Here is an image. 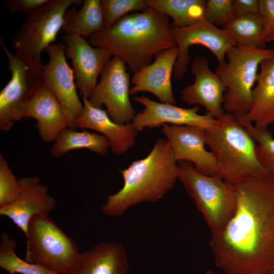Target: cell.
<instances>
[{
    "label": "cell",
    "mask_w": 274,
    "mask_h": 274,
    "mask_svg": "<svg viewBox=\"0 0 274 274\" xmlns=\"http://www.w3.org/2000/svg\"><path fill=\"white\" fill-rule=\"evenodd\" d=\"M33 118L43 142H55L60 133L68 127L63 108L54 93L43 85L28 104L24 118Z\"/></svg>",
    "instance_id": "obj_20"
},
{
    "label": "cell",
    "mask_w": 274,
    "mask_h": 274,
    "mask_svg": "<svg viewBox=\"0 0 274 274\" xmlns=\"http://www.w3.org/2000/svg\"><path fill=\"white\" fill-rule=\"evenodd\" d=\"M128 269L124 246L105 242L81 253L73 274H128Z\"/></svg>",
    "instance_id": "obj_21"
},
{
    "label": "cell",
    "mask_w": 274,
    "mask_h": 274,
    "mask_svg": "<svg viewBox=\"0 0 274 274\" xmlns=\"http://www.w3.org/2000/svg\"><path fill=\"white\" fill-rule=\"evenodd\" d=\"M235 16L259 14L260 0H233Z\"/></svg>",
    "instance_id": "obj_34"
},
{
    "label": "cell",
    "mask_w": 274,
    "mask_h": 274,
    "mask_svg": "<svg viewBox=\"0 0 274 274\" xmlns=\"http://www.w3.org/2000/svg\"><path fill=\"white\" fill-rule=\"evenodd\" d=\"M105 28L100 0H85L80 9L74 7L66 10L62 29L66 35L84 39Z\"/></svg>",
    "instance_id": "obj_23"
},
{
    "label": "cell",
    "mask_w": 274,
    "mask_h": 274,
    "mask_svg": "<svg viewBox=\"0 0 274 274\" xmlns=\"http://www.w3.org/2000/svg\"><path fill=\"white\" fill-rule=\"evenodd\" d=\"M8 60L9 81L0 92V129L7 131L24 118L27 106L44 85L43 66L24 61L12 53L1 38Z\"/></svg>",
    "instance_id": "obj_9"
},
{
    "label": "cell",
    "mask_w": 274,
    "mask_h": 274,
    "mask_svg": "<svg viewBox=\"0 0 274 274\" xmlns=\"http://www.w3.org/2000/svg\"><path fill=\"white\" fill-rule=\"evenodd\" d=\"M65 51V44L60 43H53L45 49L49 59L43 66V82L60 103L68 121V128L75 130L83 104L77 94L74 71L66 61Z\"/></svg>",
    "instance_id": "obj_12"
},
{
    "label": "cell",
    "mask_w": 274,
    "mask_h": 274,
    "mask_svg": "<svg viewBox=\"0 0 274 274\" xmlns=\"http://www.w3.org/2000/svg\"><path fill=\"white\" fill-rule=\"evenodd\" d=\"M105 28H110L119 20L134 11L149 8V0H101Z\"/></svg>",
    "instance_id": "obj_29"
},
{
    "label": "cell",
    "mask_w": 274,
    "mask_h": 274,
    "mask_svg": "<svg viewBox=\"0 0 274 274\" xmlns=\"http://www.w3.org/2000/svg\"><path fill=\"white\" fill-rule=\"evenodd\" d=\"M204 16L215 26L225 28L235 17L233 0L207 1Z\"/></svg>",
    "instance_id": "obj_31"
},
{
    "label": "cell",
    "mask_w": 274,
    "mask_h": 274,
    "mask_svg": "<svg viewBox=\"0 0 274 274\" xmlns=\"http://www.w3.org/2000/svg\"><path fill=\"white\" fill-rule=\"evenodd\" d=\"M21 194L12 205L0 209V215L9 218L25 235L33 217L38 215L48 216L54 210L56 201L50 195L47 186L41 183L37 176L19 178Z\"/></svg>",
    "instance_id": "obj_16"
},
{
    "label": "cell",
    "mask_w": 274,
    "mask_h": 274,
    "mask_svg": "<svg viewBox=\"0 0 274 274\" xmlns=\"http://www.w3.org/2000/svg\"><path fill=\"white\" fill-rule=\"evenodd\" d=\"M235 116L255 141L260 162L269 173L274 174V138L271 132L268 129L255 127L245 116Z\"/></svg>",
    "instance_id": "obj_28"
},
{
    "label": "cell",
    "mask_w": 274,
    "mask_h": 274,
    "mask_svg": "<svg viewBox=\"0 0 274 274\" xmlns=\"http://www.w3.org/2000/svg\"><path fill=\"white\" fill-rule=\"evenodd\" d=\"M224 29L236 45L265 48L264 23L260 14L236 16Z\"/></svg>",
    "instance_id": "obj_26"
},
{
    "label": "cell",
    "mask_w": 274,
    "mask_h": 274,
    "mask_svg": "<svg viewBox=\"0 0 274 274\" xmlns=\"http://www.w3.org/2000/svg\"><path fill=\"white\" fill-rule=\"evenodd\" d=\"M267 274H274V266Z\"/></svg>",
    "instance_id": "obj_36"
},
{
    "label": "cell",
    "mask_w": 274,
    "mask_h": 274,
    "mask_svg": "<svg viewBox=\"0 0 274 274\" xmlns=\"http://www.w3.org/2000/svg\"><path fill=\"white\" fill-rule=\"evenodd\" d=\"M170 30L169 17L149 7L124 16L93 35L88 42L107 49L135 73L150 64L153 57L176 46Z\"/></svg>",
    "instance_id": "obj_2"
},
{
    "label": "cell",
    "mask_w": 274,
    "mask_h": 274,
    "mask_svg": "<svg viewBox=\"0 0 274 274\" xmlns=\"http://www.w3.org/2000/svg\"><path fill=\"white\" fill-rule=\"evenodd\" d=\"M226 56L227 61L219 63L215 71L226 88L224 110L246 116L252 106L258 68L263 61L274 58V49L235 45Z\"/></svg>",
    "instance_id": "obj_5"
},
{
    "label": "cell",
    "mask_w": 274,
    "mask_h": 274,
    "mask_svg": "<svg viewBox=\"0 0 274 274\" xmlns=\"http://www.w3.org/2000/svg\"><path fill=\"white\" fill-rule=\"evenodd\" d=\"M51 0H7L9 10L13 13L23 12L32 14L50 2Z\"/></svg>",
    "instance_id": "obj_33"
},
{
    "label": "cell",
    "mask_w": 274,
    "mask_h": 274,
    "mask_svg": "<svg viewBox=\"0 0 274 274\" xmlns=\"http://www.w3.org/2000/svg\"><path fill=\"white\" fill-rule=\"evenodd\" d=\"M133 100L144 106L142 112L135 114L131 122L138 132L146 127H160L168 123L208 129L218 122L217 119L209 114H199L198 106L184 108L173 104L158 102L144 96H134Z\"/></svg>",
    "instance_id": "obj_14"
},
{
    "label": "cell",
    "mask_w": 274,
    "mask_h": 274,
    "mask_svg": "<svg viewBox=\"0 0 274 274\" xmlns=\"http://www.w3.org/2000/svg\"><path fill=\"white\" fill-rule=\"evenodd\" d=\"M110 148V141L103 135L86 130L79 132L66 128L60 133L54 142L51 148V154L54 157H60L73 150L86 149L104 156Z\"/></svg>",
    "instance_id": "obj_24"
},
{
    "label": "cell",
    "mask_w": 274,
    "mask_h": 274,
    "mask_svg": "<svg viewBox=\"0 0 274 274\" xmlns=\"http://www.w3.org/2000/svg\"><path fill=\"white\" fill-rule=\"evenodd\" d=\"M66 58L71 60L76 85L82 97L89 98L98 76L113 57L107 49L93 47L86 40L74 35L63 36Z\"/></svg>",
    "instance_id": "obj_13"
},
{
    "label": "cell",
    "mask_w": 274,
    "mask_h": 274,
    "mask_svg": "<svg viewBox=\"0 0 274 274\" xmlns=\"http://www.w3.org/2000/svg\"><path fill=\"white\" fill-rule=\"evenodd\" d=\"M170 31L179 52L173 72L176 80L182 79L187 72L192 46L199 45L208 48L221 63L225 61L228 51L236 45L225 29L219 28L206 18L185 27L171 26Z\"/></svg>",
    "instance_id": "obj_11"
},
{
    "label": "cell",
    "mask_w": 274,
    "mask_h": 274,
    "mask_svg": "<svg viewBox=\"0 0 274 274\" xmlns=\"http://www.w3.org/2000/svg\"></svg>",
    "instance_id": "obj_37"
},
{
    "label": "cell",
    "mask_w": 274,
    "mask_h": 274,
    "mask_svg": "<svg viewBox=\"0 0 274 274\" xmlns=\"http://www.w3.org/2000/svg\"><path fill=\"white\" fill-rule=\"evenodd\" d=\"M162 126L161 131L165 136L178 162H188L202 174L216 175L214 156L205 147L206 129L188 125L163 124Z\"/></svg>",
    "instance_id": "obj_15"
},
{
    "label": "cell",
    "mask_w": 274,
    "mask_h": 274,
    "mask_svg": "<svg viewBox=\"0 0 274 274\" xmlns=\"http://www.w3.org/2000/svg\"><path fill=\"white\" fill-rule=\"evenodd\" d=\"M203 274H216V273L212 270H208Z\"/></svg>",
    "instance_id": "obj_35"
},
{
    "label": "cell",
    "mask_w": 274,
    "mask_h": 274,
    "mask_svg": "<svg viewBox=\"0 0 274 274\" xmlns=\"http://www.w3.org/2000/svg\"><path fill=\"white\" fill-rule=\"evenodd\" d=\"M21 194L19 180L16 179L2 154H0V209L15 203Z\"/></svg>",
    "instance_id": "obj_30"
},
{
    "label": "cell",
    "mask_w": 274,
    "mask_h": 274,
    "mask_svg": "<svg viewBox=\"0 0 274 274\" xmlns=\"http://www.w3.org/2000/svg\"><path fill=\"white\" fill-rule=\"evenodd\" d=\"M179 54L177 46L162 52L154 61L135 73L131 79L133 86L130 95L148 92L156 96L160 102L176 103L172 86L171 77Z\"/></svg>",
    "instance_id": "obj_18"
},
{
    "label": "cell",
    "mask_w": 274,
    "mask_h": 274,
    "mask_svg": "<svg viewBox=\"0 0 274 274\" xmlns=\"http://www.w3.org/2000/svg\"><path fill=\"white\" fill-rule=\"evenodd\" d=\"M178 180L202 215L212 235L222 231L236 206V190L220 177L202 174L192 164L179 161Z\"/></svg>",
    "instance_id": "obj_6"
},
{
    "label": "cell",
    "mask_w": 274,
    "mask_h": 274,
    "mask_svg": "<svg viewBox=\"0 0 274 274\" xmlns=\"http://www.w3.org/2000/svg\"><path fill=\"white\" fill-rule=\"evenodd\" d=\"M26 261L57 274H73L81 254L76 241L48 216L32 218L28 228Z\"/></svg>",
    "instance_id": "obj_7"
},
{
    "label": "cell",
    "mask_w": 274,
    "mask_h": 274,
    "mask_svg": "<svg viewBox=\"0 0 274 274\" xmlns=\"http://www.w3.org/2000/svg\"><path fill=\"white\" fill-rule=\"evenodd\" d=\"M120 58L113 56L88 98L95 107L105 105L110 117L121 124L130 123L135 115L129 99L130 73Z\"/></svg>",
    "instance_id": "obj_10"
},
{
    "label": "cell",
    "mask_w": 274,
    "mask_h": 274,
    "mask_svg": "<svg viewBox=\"0 0 274 274\" xmlns=\"http://www.w3.org/2000/svg\"><path fill=\"white\" fill-rule=\"evenodd\" d=\"M205 0H149V7L173 20L171 26H187L205 19Z\"/></svg>",
    "instance_id": "obj_25"
},
{
    "label": "cell",
    "mask_w": 274,
    "mask_h": 274,
    "mask_svg": "<svg viewBox=\"0 0 274 274\" xmlns=\"http://www.w3.org/2000/svg\"><path fill=\"white\" fill-rule=\"evenodd\" d=\"M245 117L261 129H267L274 123V58L265 60L260 65L252 106Z\"/></svg>",
    "instance_id": "obj_22"
},
{
    "label": "cell",
    "mask_w": 274,
    "mask_h": 274,
    "mask_svg": "<svg viewBox=\"0 0 274 274\" xmlns=\"http://www.w3.org/2000/svg\"><path fill=\"white\" fill-rule=\"evenodd\" d=\"M17 241L7 233L1 234L0 267L10 274H57L38 264L21 259L15 252Z\"/></svg>",
    "instance_id": "obj_27"
},
{
    "label": "cell",
    "mask_w": 274,
    "mask_h": 274,
    "mask_svg": "<svg viewBox=\"0 0 274 274\" xmlns=\"http://www.w3.org/2000/svg\"><path fill=\"white\" fill-rule=\"evenodd\" d=\"M191 72L194 76V81L182 89L181 100L188 105L203 106L206 113L218 119L225 113L223 109L225 87L218 75L211 70L204 57H196L193 59Z\"/></svg>",
    "instance_id": "obj_17"
},
{
    "label": "cell",
    "mask_w": 274,
    "mask_h": 274,
    "mask_svg": "<svg viewBox=\"0 0 274 274\" xmlns=\"http://www.w3.org/2000/svg\"><path fill=\"white\" fill-rule=\"evenodd\" d=\"M83 3L81 0H51L28 15L12 41L15 55L24 61L43 66L41 53L55 41L62 28L65 12L71 6Z\"/></svg>",
    "instance_id": "obj_8"
},
{
    "label": "cell",
    "mask_w": 274,
    "mask_h": 274,
    "mask_svg": "<svg viewBox=\"0 0 274 274\" xmlns=\"http://www.w3.org/2000/svg\"><path fill=\"white\" fill-rule=\"evenodd\" d=\"M217 120L206 129V145L216 160V175L233 185L267 176L255 141L237 117L225 112Z\"/></svg>",
    "instance_id": "obj_4"
},
{
    "label": "cell",
    "mask_w": 274,
    "mask_h": 274,
    "mask_svg": "<svg viewBox=\"0 0 274 274\" xmlns=\"http://www.w3.org/2000/svg\"><path fill=\"white\" fill-rule=\"evenodd\" d=\"M83 110L76 121L77 127L100 132L110 143V148L116 155L125 153L134 145L137 130L131 123L121 124L114 121L106 110L93 106L89 99L82 97Z\"/></svg>",
    "instance_id": "obj_19"
},
{
    "label": "cell",
    "mask_w": 274,
    "mask_h": 274,
    "mask_svg": "<svg viewBox=\"0 0 274 274\" xmlns=\"http://www.w3.org/2000/svg\"><path fill=\"white\" fill-rule=\"evenodd\" d=\"M119 172L123 185L109 195L102 207L103 213L109 217L120 216L142 202L160 200L178 180L179 166L166 140L159 139L146 157L132 162Z\"/></svg>",
    "instance_id": "obj_3"
},
{
    "label": "cell",
    "mask_w": 274,
    "mask_h": 274,
    "mask_svg": "<svg viewBox=\"0 0 274 274\" xmlns=\"http://www.w3.org/2000/svg\"><path fill=\"white\" fill-rule=\"evenodd\" d=\"M264 27L266 42L274 39V0H260V12Z\"/></svg>",
    "instance_id": "obj_32"
},
{
    "label": "cell",
    "mask_w": 274,
    "mask_h": 274,
    "mask_svg": "<svg viewBox=\"0 0 274 274\" xmlns=\"http://www.w3.org/2000/svg\"><path fill=\"white\" fill-rule=\"evenodd\" d=\"M235 212L210 242L226 274H267L274 266V174L235 185Z\"/></svg>",
    "instance_id": "obj_1"
}]
</instances>
